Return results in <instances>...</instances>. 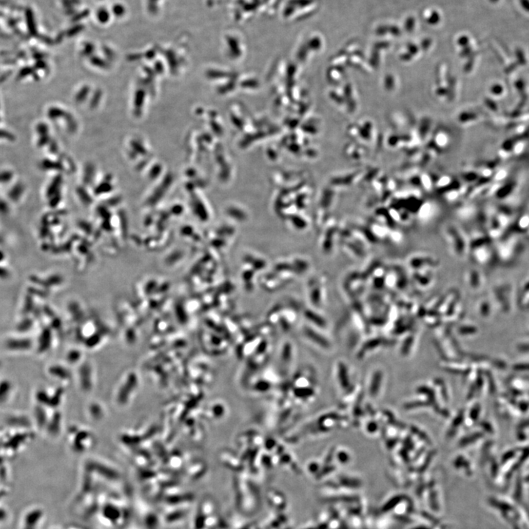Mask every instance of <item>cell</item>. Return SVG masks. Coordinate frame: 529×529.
<instances>
[{"mask_svg":"<svg viewBox=\"0 0 529 529\" xmlns=\"http://www.w3.org/2000/svg\"><path fill=\"white\" fill-rule=\"evenodd\" d=\"M105 518L108 519L112 522H117L119 519L121 513L117 507L114 505H107L103 510Z\"/></svg>","mask_w":529,"mask_h":529,"instance_id":"1","label":"cell"},{"mask_svg":"<svg viewBox=\"0 0 529 529\" xmlns=\"http://www.w3.org/2000/svg\"><path fill=\"white\" fill-rule=\"evenodd\" d=\"M146 525H147L149 527L154 528L156 526L157 520L156 517H155L154 515H151L146 519Z\"/></svg>","mask_w":529,"mask_h":529,"instance_id":"4","label":"cell"},{"mask_svg":"<svg viewBox=\"0 0 529 529\" xmlns=\"http://www.w3.org/2000/svg\"><path fill=\"white\" fill-rule=\"evenodd\" d=\"M184 516L183 511H176L175 512L170 513L169 515L166 517V520L169 523H172V522L177 521L179 519L182 518Z\"/></svg>","mask_w":529,"mask_h":529,"instance_id":"2","label":"cell"},{"mask_svg":"<svg viewBox=\"0 0 529 529\" xmlns=\"http://www.w3.org/2000/svg\"><path fill=\"white\" fill-rule=\"evenodd\" d=\"M188 499H189V497L188 498V497L186 496H179V495H177V496L169 497V498H167V500H166V501H167L169 504H179V503L181 502H184V501H188Z\"/></svg>","mask_w":529,"mask_h":529,"instance_id":"3","label":"cell"}]
</instances>
